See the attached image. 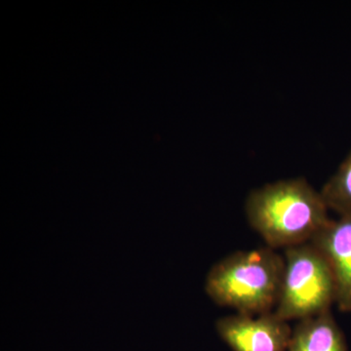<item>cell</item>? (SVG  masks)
Segmentation results:
<instances>
[{"mask_svg": "<svg viewBox=\"0 0 351 351\" xmlns=\"http://www.w3.org/2000/svg\"><path fill=\"white\" fill-rule=\"evenodd\" d=\"M328 212L320 191L304 178L265 184L245 202L249 225L274 250L311 243L331 219Z\"/></svg>", "mask_w": 351, "mask_h": 351, "instance_id": "6da1fadb", "label": "cell"}, {"mask_svg": "<svg viewBox=\"0 0 351 351\" xmlns=\"http://www.w3.org/2000/svg\"><path fill=\"white\" fill-rule=\"evenodd\" d=\"M284 258L269 247L237 251L208 272L205 291L219 306L244 315L274 313L280 294Z\"/></svg>", "mask_w": 351, "mask_h": 351, "instance_id": "7a4b0ae2", "label": "cell"}, {"mask_svg": "<svg viewBox=\"0 0 351 351\" xmlns=\"http://www.w3.org/2000/svg\"><path fill=\"white\" fill-rule=\"evenodd\" d=\"M280 294L274 313L301 321L331 311L336 283L329 263L313 243L285 249Z\"/></svg>", "mask_w": 351, "mask_h": 351, "instance_id": "3957f363", "label": "cell"}, {"mask_svg": "<svg viewBox=\"0 0 351 351\" xmlns=\"http://www.w3.org/2000/svg\"><path fill=\"white\" fill-rule=\"evenodd\" d=\"M216 330L232 351H288L293 328L274 313H237L217 320Z\"/></svg>", "mask_w": 351, "mask_h": 351, "instance_id": "277c9868", "label": "cell"}, {"mask_svg": "<svg viewBox=\"0 0 351 351\" xmlns=\"http://www.w3.org/2000/svg\"><path fill=\"white\" fill-rule=\"evenodd\" d=\"M313 243L326 258L336 283V306L351 313V216L330 219Z\"/></svg>", "mask_w": 351, "mask_h": 351, "instance_id": "5b68a950", "label": "cell"}, {"mask_svg": "<svg viewBox=\"0 0 351 351\" xmlns=\"http://www.w3.org/2000/svg\"><path fill=\"white\" fill-rule=\"evenodd\" d=\"M288 351H348L345 335L331 311L301 321L293 328Z\"/></svg>", "mask_w": 351, "mask_h": 351, "instance_id": "8992f818", "label": "cell"}, {"mask_svg": "<svg viewBox=\"0 0 351 351\" xmlns=\"http://www.w3.org/2000/svg\"><path fill=\"white\" fill-rule=\"evenodd\" d=\"M328 209L351 216V152L320 191Z\"/></svg>", "mask_w": 351, "mask_h": 351, "instance_id": "52a82bcc", "label": "cell"}]
</instances>
